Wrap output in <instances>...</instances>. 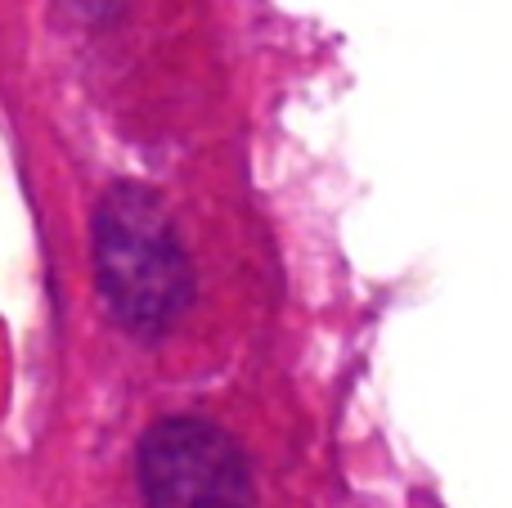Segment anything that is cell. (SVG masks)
I'll use <instances>...</instances> for the list:
<instances>
[{
    "mask_svg": "<svg viewBox=\"0 0 512 508\" xmlns=\"http://www.w3.org/2000/svg\"><path fill=\"white\" fill-rule=\"evenodd\" d=\"M90 257L108 311L140 338H162L194 306V261L153 189L122 180L99 198Z\"/></svg>",
    "mask_w": 512,
    "mask_h": 508,
    "instance_id": "6da1fadb",
    "label": "cell"
},
{
    "mask_svg": "<svg viewBox=\"0 0 512 508\" xmlns=\"http://www.w3.org/2000/svg\"><path fill=\"white\" fill-rule=\"evenodd\" d=\"M149 508H252V464L225 428L198 414H167L140 437L135 455Z\"/></svg>",
    "mask_w": 512,
    "mask_h": 508,
    "instance_id": "7a4b0ae2",
    "label": "cell"
},
{
    "mask_svg": "<svg viewBox=\"0 0 512 508\" xmlns=\"http://www.w3.org/2000/svg\"><path fill=\"white\" fill-rule=\"evenodd\" d=\"M72 9H77L86 23H108V18H117L122 14V5L126 0H68Z\"/></svg>",
    "mask_w": 512,
    "mask_h": 508,
    "instance_id": "3957f363",
    "label": "cell"
}]
</instances>
